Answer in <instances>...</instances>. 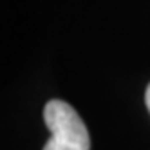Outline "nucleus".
I'll return each mask as SVG.
<instances>
[{"label":"nucleus","instance_id":"f257e3e1","mask_svg":"<svg viewBox=\"0 0 150 150\" xmlns=\"http://www.w3.org/2000/svg\"><path fill=\"white\" fill-rule=\"evenodd\" d=\"M44 120L51 132L44 150H89L91 137L81 117L62 100H51L44 109Z\"/></svg>","mask_w":150,"mask_h":150},{"label":"nucleus","instance_id":"f03ea898","mask_svg":"<svg viewBox=\"0 0 150 150\" xmlns=\"http://www.w3.org/2000/svg\"><path fill=\"white\" fill-rule=\"evenodd\" d=\"M145 101H146V109L150 112V85L146 87V92H145Z\"/></svg>","mask_w":150,"mask_h":150}]
</instances>
